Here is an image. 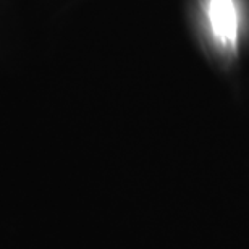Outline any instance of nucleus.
I'll use <instances>...</instances> for the list:
<instances>
[{
	"label": "nucleus",
	"mask_w": 249,
	"mask_h": 249,
	"mask_svg": "<svg viewBox=\"0 0 249 249\" xmlns=\"http://www.w3.org/2000/svg\"><path fill=\"white\" fill-rule=\"evenodd\" d=\"M209 19H211L213 34L222 42H236L238 19L233 0H211L209 2Z\"/></svg>",
	"instance_id": "nucleus-1"
}]
</instances>
